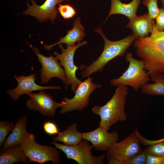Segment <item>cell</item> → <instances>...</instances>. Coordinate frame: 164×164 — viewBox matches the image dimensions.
<instances>
[{
    "instance_id": "6da1fadb",
    "label": "cell",
    "mask_w": 164,
    "mask_h": 164,
    "mask_svg": "<svg viewBox=\"0 0 164 164\" xmlns=\"http://www.w3.org/2000/svg\"><path fill=\"white\" fill-rule=\"evenodd\" d=\"M152 24L153 31L150 36L138 37L133 42L137 55L143 62L151 78L164 73V30L158 31L154 19Z\"/></svg>"
},
{
    "instance_id": "7a4b0ae2",
    "label": "cell",
    "mask_w": 164,
    "mask_h": 164,
    "mask_svg": "<svg viewBox=\"0 0 164 164\" xmlns=\"http://www.w3.org/2000/svg\"><path fill=\"white\" fill-rule=\"evenodd\" d=\"M94 31L99 33L104 39V49L98 59L90 65H80L81 74L84 78L89 77L93 73L102 71L106 65L116 57L124 56L130 46L138 38L132 33L122 39L112 41L107 38L100 27L96 29Z\"/></svg>"
},
{
    "instance_id": "3957f363",
    "label": "cell",
    "mask_w": 164,
    "mask_h": 164,
    "mask_svg": "<svg viewBox=\"0 0 164 164\" xmlns=\"http://www.w3.org/2000/svg\"><path fill=\"white\" fill-rule=\"evenodd\" d=\"M128 91L127 86H118L111 99L105 104L92 108V112L100 117L99 126L108 131L118 122H124L127 120L125 107Z\"/></svg>"
},
{
    "instance_id": "277c9868",
    "label": "cell",
    "mask_w": 164,
    "mask_h": 164,
    "mask_svg": "<svg viewBox=\"0 0 164 164\" xmlns=\"http://www.w3.org/2000/svg\"><path fill=\"white\" fill-rule=\"evenodd\" d=\"M125 60L129 63L127 69L119 78L111 79L110 84L116 87L129 86L138 91L144 84L151 80V78L141 60L135 59L132 53L129 52L126 54Z\"/></svg>"
},
{
    "instance_id": "5b68a950",
    "label": "cell",
    "mask_w": 164,
    "mask_h": 164,
    "mask_svg": "<svg viewBox=\"0 0 164 164\" xmlns=\"http://www.w3.org/2000/svg\"><path fill=\"white\" fill-rule=\"evenodd\" d=\"M142 145L135 130L121 141L113 143L106 151L108 164H122L141 152Z\"/></svg>"
},
{
    "instance_id": "8992f818",
    "label": "cell",
    "mask_w": 164,
    "mask_h": 164,
    "mask_svg": "<svg viewBox=\"0 0 164 164\" xmlns=\"http://www.w3.org/2000/svg\"><path fill=\"white\" fill-rule=\"evenodd\" d=\"M20 145L30 162L41 164L48 161H51L54 164L60 163V153L56 148L37 143L34 136L32 133L27 132Z\"/></svg>"
},
{
    "instance_id": "52a82bcc",
    "label": "cell",
    "mask_w": 164,
    "mask_h": 164,
    "mask_svg": "<svg viewBox=\"0 0 164 164\" xmlns=\"http://www.w3.org/2000/svg\"><path fill=\"white\" fill-rule=\"evenodd\" d=\"M50 143L62 151L67 159L74 160L79 164H103L106 157V154L104 153L98 156L93 155L91 152L93 146L85 139H83L78 144L73 146L61 144L54 141Z\"/></svg>"
},
{
    "instance_id": "ba28073f",
    "label": "cell",
    "mask_w": 164,
    "mask_h": 164,
    "mask_svg": "<svg viewBox=\"0 0 164 164\" xmlns=\"http://www.w3.org/2000/svg\"><path fill=\"white\" fill-rule=\"evenodd\" d=\"M93 80L92 77H89L82 81L74 92L73 97L70 99L67 97L63 98V104L60 111V114L75 110L82 111L87 107L90 95L96 89L102 86L101 84L93 82Z\"/></svg>"
},
{
    "instance_id": "9c48e42d",
    "label": "cell",
    "mask_w": 164,
    "mask_h": 164,
    "mask_svg": "<svg viewBox=\"0 0 164 164\" xmlns=\"http://www.w3.org/2000/svg\"><path fill=\"white\" fill-rule=\"evenodd\" d=\"M87 43L86 41L81 42H79L77 45L74 46L67 45V48L65 49L60 43L58 45L62 50L61 53H59L57 51L53 53L56 59L60 61L59 63L63 67L65 72L67 79V84L65 87L66 90L70 84L72 91L75 92L82 82L81 80L77 78L76 75V71L79 67L74 64V56L76 51L78 48Z\"/></svg>"
},
{
    "instance_id": "30bf717a",
    "label": "cell",
    "mask_w": 164,
    "mask_h": 164,
    "mask_svg": "<svg viewBox=\"0 0 164 164\" xmlns=\"http://www.w3.org/2000/svg\"><path fill=\"white\" fill-rule=\"evenodd\" d=\"M28 44L36 54L41 65L42 68L40 70L41 84H46L52 78L56 77L60 79L66 87L67 79L65 72L55 57L50 54L49 57L45 56L31 44Z\"/></svg>"
},
{
    "instance_id": "8fae6325",
    "label": "cell",
    "mask_w": 164,
    "mask_h": 164,
    "mask_svg": "<svg viewBox=\"0 0 164 164\" xmlns=\"http://www.w3.org/2000/svg\"><path fill=\"white\" fill-rule=\"evenodd\" d=\"M27 94L29 97L27 99L26 105L29 110L37 111L41 114L47 117H54L56 110L61 107L63 102L57 103L52 96L43 90L37 93L29 92Z\"/></svg>"
},
{
    "instance_id": "7c38bea8",
    "label": "cell",
    "mask_w": 164,
    "mask_h": 164,
    "mask_svg": "<svg viewBox=\"0 0 164 164\" xmlns=\"http://www.w3.org/2000/svg\"><path fill=\"white\" fill-rule=\"evenodd\" d=\"M30 0L32 5H30L27 1L28 8L22 14L34 17L40 22L49 19L52 23L56 19L58 12L56 5L64 1V0H46L42 5H39L34 0Z\"/></svg>"
},
{
    "instance_id": "4fadbf2b",
    "label": "cell",
    "mask_w": 164,
    "mask_h": 164,
    "mask_svg": "<svg viewBox=\"0 0 164 164\" xmlns=\"http://www.w3.org/2000/svg\"><path fill=\"white\" fill-rule=\"evenodd\" d=\"M37 74H33L28 76L14 75V78L18 83L17 86L15 88L7 91V93L14 101L17 100L22 94L38 90L47 89L61 90L60 87L57 86H42L35 82Z\"/></svg>"
},
{
    "instance_id": "5bb4252c",
    "label": "cell",
    "mask_w": 164,
    "mask_h": 164,
    "mask_svg": "<svg viewBox=\"0 0 164 164\" xmlns=\"http://www.w3.org/2000/svg\"><path fill=\"white\" fill-rule=\"evenodd\" d=\"M82 136L83 139L91 143L96 150L102 151H107L119 138V134L116 131L108 132L100 126L92 131L82 133Z\"/></svg>"
},
{
    "instance_id": "9a60e30c",
    "label": "cell",
    "mask_w": 164,
    "mask_h": 164,
    "mask_svg": "<svg viewBox=\"0 0 164 164\" xmlns=\"http://www.w3.org/2000/svg\"><path fill=\"white\" fill-rule=\"evenodd\" d=\"M73 25V28L67 30L65 36L60 37L59 40L55 43L49 45L44 44V48L47 51H49L55 46L62 43L70 46H74L77 42L82 40L86 34L84 33V28L81 23L80 17H78L75 19Z\"/></svg>"
},
{
    "instance_id": "2e32d148",
    "label": "cell",
    "mask_w": 164,
    "mask_h": 164,
    "mask_svg": "<svg viewBox=\"0 0 164 164\" xmlns=\"http://www.w3.org/2000/svg\"><path fill=\"white\" fill-rule=\"evenodd\" d=\"M153 19L147 12L130 20L126 27L131 29L138 37L144 38L149 36V34L152 32Z\"/></svg>"
},
{
    "instance_id": "e0dca14e",
    "label": "cell",
    "mask_w": 164,
    "mask_h": 164,
    "mask_svg": "<svg viewBox=\"0 0 164 164\" xmlns=\"http://www.w3.org/2000/svg\"><path fill=\"white\" fill-rule=\"evenodd\" d=\"M142 0H132L128 4L122 2L120 0H111V6L106 20L111 15H124L130 20L137 16L136 12Z\"/></svg>"
},
{
    "instance_id": "ac0fdd59",
    "label": "cell",
    "mask_w": 164,
    "mask_h": 164,
    "mask_svg": "<svg viewBox=\"0 0 164 164\" xmlns=\"http://www.w3.org/2000/svg\"><path fill=\"white\" fill-rule=\"evenodd\" d=\"M27 115H26L18 120L12 133L4 143L1 150L13 146L20 145L27 133Z\"/></svg>"
},
{
    "instance_id": "d6986e66",
    "label": "cell",
    "mask_w": 164,
    "mask_h": 164,
    "mask_svg": "<svg viewBox=\"0 0 164 164\" xmlns=\"http://www.w3.org/2000/svg\"><path fill=\"white\" fill-rule=\"evenodd\" d=\"M1 151L0 164H12L19 162L28 164L30 162L20 145L13 146Z\"/></svg>"
},
{
    "instance_id": "ffe728a7",
    "label": "cell",
    "mask_w": 164,
    "mask_h": 164,
    "mask_svg": "<svg viewBox=\"0 0 164 164\" xmlns=\"http://www.w3.org/2000/svg\"><path fill=\"white\" fill-rule=\"evenodd\" d=\"M77 124L75 123L67 127L65 130L60 132L57 136L53 138V141L61 142L68 146L77 145L83 138L82 133L77 130Z\"/></svg>"
},
{
    "instance_id": "44dd1931",
    "label": "cell",
    "mask_w": 164,
    "mask_h": 164,
    "mask_svg": "<svg viewBox=\"0 0 164 164\" xmlns=\"http://www.w3.org/2000/svg\"><path fill=\"white\" fill-rule=\"evenodd\" d=\"M151 80L154 83L144 84L141 87L142 93L149 95L164 96V74H156L151 78Z\"/></svg>"
},
{
    "instance_id": "7402d4cb",
    "label": "cell",
    "mask_w": 164,
    "mask_h": 164,
    "mask_svg": "<svg viewBox=\"0 0 164 164\" xmlns=\"http://www.w3.org/2000/svg\"><path fill=\"white\" fill-rule=\"evenodd\" d=\"M15 124L7 121H0V147L3 145L6 137L9 132L13 130Z\"/></svg>"
},
{
    "instance_id": "603a6c76",
    "label": "cell",
    "mask_w": 164,
    "mask_h": 164,
    "mask_svg": "<svg viewBox=\"0 0 164 164\" xmlns=\"http://www.w3.org/2000/svg\"><path fill=\"white\" fill-rule=\"evenodd\" d=\"M145 146L144 149L148 154L164 157V141Z\"/></svg>"
},
{
    "instance_id": "cb8c5ba5",
    "label": "cell",
    "mask_w": 164,
    "mask_h": 164,
    "mask_svg": "<svg viewBox=\"0 0 164 164\" xmlns=\"http://www.w3.org/2000/svg\"><path fill=\"white\" fill-rule=\"evenodd\" d=\"M142 3L147 7L150 18L152 19H156L160 12L158 0H143Z\"/></svg>"
},
{
    "instance_id": "d4e9b609",
    "label": "cell",
    "mask_w": 164,
    "mask_h": 164,
    "mask_svg": "<svg viewBox=\"0 0 164 164\" xmlns=\"http://www.w3.org/2000/svg\"><path fill=\"white\" fill-rule=\"evenodd\" d=\"M58 11L65 19L72 18L76 14L74 9L69 4H59Z\"/></svg>"
},
{
    "instance_id": "484cf974",
    "label": "cell",
    "mask_w": 164,
    "mask_h": 164,
    "mask_svg": "<svg viewBox=\"0 0 164 164\" xmlns=\"http://www.w3.org/2000/svg\"><path fill=\"white\" fill-rule=\"evenodd\" d=\"M148 154L146 150L144 149L138 154L124 162L122 164H146Z\"/></svg>"
},
{
    "instance_id": "4316f807",
    "label": "cell",
    "mask_w": 164,
    "mask_h": 164,
    "mask_svg": "<svg viewBox=\"0 0 164 164\" xmlns=\"http://www.w3.org/2000/svg\"><path fill=\"white\" fill-rule=\"evenodd\" d=\"M43 128L45 132L49 135H54L60 133L55 124L51 121L45 122L43 125Z\"/></svg>"
},
{
    "instance_id": "83f0119b",
    "label": "cell",
    "mask_w": 164,
    "mask_h": 164,
    "mask_svg": "<svg viewBox=\"0 0 164 164\" xmlns=\"http://www.w3.org/2000/svg\"><path fill=\"white\" fill-rule=\"evenodd\" d=\"M160 12L156 18L155 26L159 32L164 29V7L159 8Z\"/></svg>"
},
{
    "instance_id": "f1b7e54d",
    "label": "cell",
    "mask_w": 164,
    "mask_h": 164,
    "mask_svg": "<svg viewBox=\"0 0 164 164\" xmlns=\"http://www.w3.org/2000/svg\"><path fill=\"white\" fill-rule=\"evenodd\" d=\"M138 136L140 138L142 145L144 146L149 145L157 143L160 142L164 141V137L163 138L156 140H150L145 138L143 137L139 133L138 129H135Z\"/></svg>"
},
{
    "instance_id": "f546056e",
    "label": "cell",
    "mask_w": 164,
    "mask_h": 164,
    "mask_svg": "<svg viewBox=\"0 0 164 164\" xmlns=\"http://www.w3.org/2000/svg\"><path fill=\"white\" fill-rule=\"evenodd\" d=\"M146 164H164V157L148 154Z\"/></svg>"
},
{
    "instance_id": "4dcf8cb0",
    "label": "cell",
    "mask_w": 164,
    "mask_h": 164,
    "mask_svg": "<svg viewBox=\"0 0 164 164\" xmlns=\"http://www.w3.org/2000/svg\"><path fill=\"white\" fill-rule=\"evenodd\" d=\"M162 7H164V0H162Z\"/></svg>"
},
{
    "instance_id": "1f68e13d",
    "label": "cell",
    "mask_w": 164,
    "mask_h": 164,
    "mask_svg": "<svg viewBox=\"0 0 164 164\" xmlns=\"http://www.w3.org/2000/svg\"><path fill=\"white\" fill-rule=\"evenodd\" d=\"M71 0H64V1H66L67 2H69Z\"/></svg>"
},
{
    "instance_id": "d6a6232c",
    "label": "cell",
    "mask_w": 164,
    "mask_h": 164,
    "mask_svg": "<svg viewBox=\"0 0 164 164\" xmlns=\"http://www.w3.org/2000/svg\"><path fill=\"white\" fill-rule=\"evenodd\" d=\"M160 0L162 2V0Z\"/></svg>"
}]
</instances>
